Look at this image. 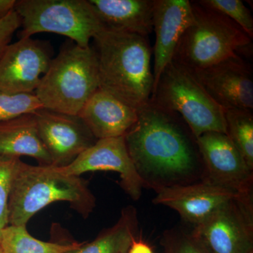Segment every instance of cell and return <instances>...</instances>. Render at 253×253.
Returning <instances> with one entry per match:
<instances>
[{
	"mask_svg": "<svg viewBox=\"0 0 253 253\" xmlns=\"http://www.w3.org/2000/svg\"><path fill=\"white\" fill-rule=\"evenodd\" d=\"M150 101L177 113L196 139L209 131L226 134L224 109L210 96L189 70L173 60L163 70Z\"/></svg>",
	"mask_w": 253,
	"mask_h": 253,
	"instance_id": "6",
	"label": "cell"
},
{
	"mask_svg": "<svg viewBox=\"0 0 253 253\" xmlns=\"http://www.w3.org/2000/svg\"><path fill=\"white\" fill-rule=\"evenodd\" d=\"M43 108L35 93L9 94L0 91V122L28 114H35Z\"/></svg>",
	"mask_w": 253,
	"mask_h": 253,
	"instance_id": "23",
	"label": "cell"
},
{
	"mask_svg": "<svg viewBox=\"0 0 253 253\" xmlns=\"http://www.w3.org/2000/svg\"><path fill=\"white\" fill-rule=\"evenodd\" d=\"M99 86L94 48L81 47L73 42L63 46L51 59L34 93L44 109L78 116Z\"/></svg>",
	"mask_w": 253,
	"mask_h": 253,
	"instance_id": "5",
	"label": "cell"
},
{
	"mask_svg": "<svg viewBox=\"0 0 253 253\" xmlns=\"http://www.w3.org/2000/svg\"><path fill=\"white\" fill-rule=\"evenodd\" d=\"M45 44L32 38L10 43L0 56V91L34 93L51 61Z\"/></svg>",
	"mask_w": 253,
	"mask_h": 253,
	"instance_id": "12",
	"label": "cell"
},
{
	"mask_svg": "<svg viewBox=\"0 0 253 253\" xmlns=\"http://www.w3.org/2000/svg\"><path fill=\"white\" fill-rule=\"evenodd\" d=\"M191 231L212 253H253V197L232 200Z\"/></svg>",
	"mask_w": 253,
	"mask_h": 253,
	"instance_id": "8",
	"label": "cell"
},
{
	"mask_svg": "<svg viewBox=\"0 0 253 253\" xmlns=\"http://www.w3.org/2000/svg\"><path fill=\"white\" fill-rule=\"evenodd\" d=\"M154 191L156 194L153 199L154 204L174 210L183 220L194 226L201 224L232 200L242 196L231 190L204 181L158 188Z\"/></svg>",
	"mask_w": 253,
	"mask_h": 253,
	"instance_id": "14",
	"label": "cell"
},
{
	"mask_svg": "<svg viewBox=\"0 0 253 253\" xmlns=\"http://www.w3.org/2000/svg\"><path fill=\"white\" fill-rule=\"evenodd\" d=\"M21 158L0 156V229L9 225V202L11 186Z\"/></svg>",
	"mask_w": 253,
	"mask_h": 253,
	"instance_id": "25",
	"label": "cell"
},
{
	"mask_svg": "<svg viewBox=\"0 0 253 253\" xmlns=\"http://www.w3.org/2000/svg\"><path fill=\"white\" fill-rule=\"evenodd\" d=\"M21 27V18L14 10L0 20V56L11 43L14 33Z\"/></svg>",
	"mask_w": 253,
	"mask_h": 253,
	"instance_id": "26",
	"label": "cell"
},
{
	"mask_svg": "<svg viewBox=\"0 0 253 253\" xmlns=\"http://www.w3.org/2000/svg\"><path fill=\"white\" fill-rule=\"evenodd\" d=\"M78 116L98 140L126 135L137 120L138 110L99 88Z\"/></svg>",
	"mask_w": 253,
	"mask_h": 253,
	"instance_id": "16",
	"label": "cell"
},
{
	"mask_svg": "<svg viewBox=\"0 0 253 253\" xmlns=\"http://www.w3.org/2000/svg\"><path fill=\"white\" fill-rule=\"evenodd\" d=\"M56 168L64 174L78 176L96 171L117 172L121 188L134 201L140 199L145 188L126 149L124 136L98 139L72 163Z\"/></svg>",
	"mask_w": 253,
	"mask_h": 253,
	"instance_id": "13",
	"label": "cell"
},
{
	"mask_svg": "<svg viewBox=\"0 0 253 253\" xmlns=\"http://www.w3.org/2000/svg\"><path fill=\"white\" fill-rule=\"evenodd\" d=\"M196 141L204 165L202 181L253 197V170L226 134L209 131Z\"/></svg>",
	"mask_w": 253,
	"mask_h": 253,
	"instance_id": "9",
	"label": "cell"
},
{
	"mask_svg": "<svg viewBox=\"0 0 253 253\" xmlns=\"http://www.w3.org/2000/svg\"><path fill=\"white\" fill-rule=\"evenodd\" d=\"M127 253H155L151 246L140 238L133 240Z\"/></svg>",
	"mask_w": 253,
	"mask_h": 253,
	"instance_id": "27",
	"label": "cell"
},
{
	"mask_svg": "<svg viewBox=\"0 0 253 253\" xmlns=\"http://www.w3.org/2000/svg\"><path fill=\"white\" fill-rule=\"evenodd\" d=\"M124 138L145 188L154 191L203 180L197 141L177 113L150 101L138 110L137 120Z\"/></svg>",
	"mask_w": 253,
	"mask_h": 253,
	"instance_id": "1",
	"label": "cell"
},
{
	"mask_svg": "<svg viewBox=\"0 0 253 253\" xmlns=\"http://www.w3.org/2000/svg\"><path fill=\"white\" fill-rule=\"evenodd\" d=\"M191 3L194 20L181 36L173 61L195 71L234 56L252 55L253 39L242 28L199 1Z\"/></svg>",
	"mask_w": 253,
	"mask_h": 253,
	"instance_id": "4",
	"label": "cell"
},
{
	"mask_svg": "<svg viewBox=\"0 0 253 253\" xmlns=\"http://www.w3.org/2000/svg\"><path fill=\"white\" fill-rule=\"evenodd\" d=\"M14 11L21 18L20 38L56 33L86 48L104 27L89 0H16Z\"/></svg>",
	"mask_w": 253,
	"mask_h": 253,
	"instance_id": "7",
	"label": "cell"
},
{
	"mask_svg": "<svg viewBox=\"0 0 253 253\" xmlns=\"http://www.w3.org/2000/svg\"><path fill=\"white\" fill-rule=\"evenodd\" d=\"M16 0H0V20L14 11Z\"/></svg>",
	"mask_w": 253,
	"mask_h": 253,
	"instance_id": "28",
	"label": "cell"
},
{
	"mask_svg": "<svg viewBox=\"0 0 253 253\" xmlns=\"http://www.w3.org/2000/svg\"><path fill=\"white\" fill-rule=\"evenodd\" d=\"M67 202L86 219L96 207L87 181L68 175L53 166H31L20 160L9 202V225L26 226L40 211L55 202Z\"/></svg>",
	"mask_w": 253,
	"mask_h": 253,
	"instance_id": "3",
	"label": "cell"
},
{
	"mask_svg": "<svg viewBox=\"0 0 253 253\" xmlns=\"http://www.w3.org/2000/svg\"><path fill=\"white\" fill-rule=\"evenodd\" d=\"M200 3L219 11L236 23L253 38V18L241 0H201Z\"/></svg>",
	"mask_w": 253,
	"mask_h": 253,
	"instance_id": "24",
	"label": "cell"
},
{
	"mask_svg": "<svg viewBox=\"0 0 253 253\" xmlns=\"http://www.w3.org/2000/svg\"><path fill=\"white\" fill-rule=\"evenodd\" d=\"M93 41L100 89L136 110L149 104L154 75L146 37L103 27Z\"/></svg>",
	"mask_w": 253,
	"mask_h": 253,
	"instance_id": "2",
	"label": "cell"
},
{
	"mask_svg": "<svg viewBox=\"0 0 253 253\" xmlns=\"http://www.w3.org/2000/svg\"><path fill=\"white\" fill-rule=\"evenodd\" d=\"M160 244L164 253H212L192 231L178 228L165 231Z\"/></svg>",
	"mask_w": 253,
	"mask_h": 253,
	"instance_id": "22",
	"label": "cell"
},
{
	"mask_svg": "<svg viewBox=\"0 0 253 253\" xmlns=\"http://www.w3.org/2000/svg\"><path fill=\"white\" fill-rule=\"evenodd\" d=\"M0 156L36 159L40 166H52L51 158L40 139L34 114L0 122Z\"/></svg>",
	"mask_w": 253,
	"mask_h": 253,
	"instance_id": "18",
	"label": "cell"
},
{
	"mask_svg": "<svg viewBox=\"0 0 253 253\" xmlns=\"http://www.w3.org/2000/svg\"><path fill=\"white\" fill-rule=\"evenodd\" d=\"M34 115L38 135L55 167L68 166L97 141L79 116L45 109Z\"/></svg>",
	"mask_w": 253,
	"mask_h": 253,
	"instance_id": "11",
	"label": "cell"
},
{
	"mask_svg": "<svg viewBox=\"0 0 253 253\" xmlns=\"http://www.w3.org/2000/svg\"><path fill=\"white\" fill-rule=\"evenodd\" d=\"M189 71L224 110L253 109V69L244 56H234L204 69Z\"/></svg>",
	"mask_w": 253,
	"mask_h": 253,
	"instance_id": "10",
	"label": "cell"
},
{
	"mask_svg": "<svg viewBox=\"0 0 253 253\" xmlns=\"http://www.w3.org/2000/svg\"><path fill=\"white\" fill-rule=\"evenodd\" d=\"M137 211L132 206L125 207L117 222L104 229L91 242H83L66 253H127L133 240L138 237Z\"/></svg>",
	"mask_w": 253,
	"mask_h": 253,
	"instance_id": "19",
	"label": "cell"
},
{
	"mask_svg": "<svg viewBox=\"0 0 253 253\" xmlns=\"http://www.w3.org/2000/svg\"><path fill=\"white\" fill-rule=\"evenodd\" d=\"M0 253H3L2 250H1V247H0Z\"/></svg>",
	"mask_w": 253,
	"mask_h": 253,
	"instance_id": "29",
	"label": "cell"
},
{
	"mask_svg": "<svg viewBox=\"0 0 253 253\" xmlns=\"http://www.w3.org/2000/svg\"><path fill=\"white\" fill-rule=\"evenodd\" d=\"M102 23L109 29L147 37L152 32L155 0H89Z\"/></svg>",
	"mask_w": 253,
	"mask_h": 253,
	"instance_id": "17",
	"label": "cell"
},
{
	"mask_svg": "<svg viewBox=\"0 0 253 253\" xmlns=\"http://www.w3.org/2000/svg\"><path fill=\"white\" fill-rule=\"evenodd\" d=\"M81 244L41 241L28 232L26 226L8 225L0 229V247L3 253H66Z\"/></svg>",
	"mask_w": 253,
	"mask_h": 253,
	"instance_id": "20",
	"label": "cell"
},
{
	"mask_svg": "<svg viewBox=\"0 0 253 253\" xmlns=\"http://www.w3.org/2000/svg\"><path fill=\"white\" fill-rule=\"evenodd\" d=\"M226 135L253 170V110H224Z\"/></svg>",
	"mask_w": 253,
	"mask_h": 253,
	"instance_id": "21",
	"label": "cell"
},
{
	"mask_svg": "<svg viewBox=\"0 0 253 253\" xmlns=\"http://www.w3.org/2000/svg\"><path fill=\"white\" fill-rule=\"evenodd\" d=\"M193 20L191 1L155 0L153 28L156 38L153 91L157 85L163 70L172 61L178 43Z\"/></svg>",
	"mask_w": 253,
	"mask_h": 253,
	"instance_id": "15",
	"label": "cell"
}]
</instances>
